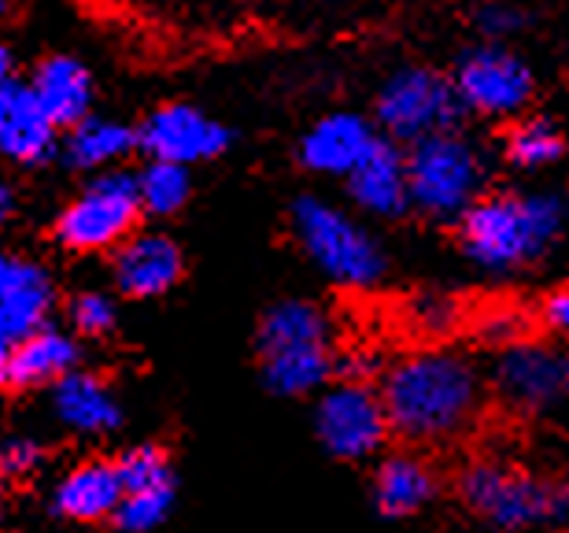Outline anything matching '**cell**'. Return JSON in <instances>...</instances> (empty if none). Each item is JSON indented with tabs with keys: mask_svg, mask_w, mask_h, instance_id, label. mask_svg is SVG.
<instances>
[{
	"mask_svg": "<svg viewBox=\"0 0 569 533\" xmlns=\"http://www.w3.org/2000/svg\"><path fill=\"white\" fill-rule=\"evenodd\" d=\"M378 396L389 430L411 445H448L481 418L485 407L481 374L455 353H418L400 359L385 374Z\"/></svg>",
	"mask_w": 569,
	"mask_h": 533,
	"instance_id": "obj_1",
	"label": "cell"
},
{
	"mask_svg": "<svg viewBox=\"0 0 569 533\" xmlns=\"http://www.w3.org/2000/svg\"><path fill=\"white\" fill-rule=\"evenodd\" d=\"M462 248L488 270L532 264L559 234L562 200L548 193H496L462 215Z\"/></svg>",
	"mask_w": 569,
	"mask_h": 533,
	"instance_id": "obj_2",
	"label": "cell"
},
{
	"mask_svg": "<svg viewBox=\"0 0 569 533\" xmlns=\"http://www.w3.org/2000/svg\"><path fill=\"white\" fill-rule=\"evenodd\" d=\"M466 507L496 530H529L540 523L569 526V482H540L510 463L481 460L462 471Z\"/></svg>",
	"mask_w": 569,
	"mask_h": 533,
	"instance_id": "obj_3",
	"label": "cell"
},
{
	"mask_svg": "<svg viewBox=\"0 0 569 533\" xmlns=\"http://www.w3.org/2000/svg\"><path fill=\"white\" fill-rule=\"evenodd\" d=\"M485 181V164L470 141L455 134L418 141L407 156V193L418 211L429 219L451 223L473 208Z\"/></svg>",
	"mask_w": 569,
	"mask_h": 533,
	"instance_id": "obj_4",
	"label": "cell"
},
{
	"mask_svg": "<svg viewBox=\"0 0 569 533\" xmlns=\"http://www.w3.org/2000/svg\"><path fill=\"white\" fill-rule=\"evenodd\" d=\"M292 223L307 256L340 286H370L373 278H381L385 256L378 241L345 211L329 208L326 200L300 197L292 208Z\"/></svg>",
	"mask_w": 569,
	"mask_h": 533,
	"instance_id": "obj_5",
	"label": "cell"
},
{
	"mask_svg": "<svg viewBox=\"0 0 569 533\" xmlns=\"http://www.w3.org/2000/svg\"><path fill=\"white\" fill-rule=\"evenodd\" d=\"M138 215V178L127 171H108L89 181V189L71 208H63L60 223H56V237L71 253H104V248L130 241Z\"/></svg>",
	"mask_w": 569,
	"mask_h": 533,
	"instance_id": "obj_6",
	"label": "cell"
},
{
	"mask_svg": "<svg viewBox=\"0 0 569 533\" xmlns=\"http://www.w3.org/2000/svg\"><path fill=\"white\" fill-rule=\"evenodd\" d=\"M459 97L451 82L429 67H407L392 75L378 97V119L396 141H426L437 134H451L459 119Z\"/></svg>",
	"mask_w": 569,
	"mask_h": 533,
	"instance_id": "obj_7",
	"label": "cell"
},
{
	"mask_svg": "<svg viewBox=\"0 0 569 533\" xmlns=\"http://www.w3.org/2000/svg\"><path fill=\"white\" fill-rule=\"evenodd\" d=\"M451 89L462 108L485 111V116H515L532 97V71L515 52L481 45L459 60Z\"/></svg>",
	"mask_w": 569,
	"mask_h": 533,
	"instance_id": "obj_8",
	"label": "cell"
},
{
	"mask_svg": "<svg viewBox=\"0 0 569 533\" xmlns=\"http://www.w3.org/2000/svg\"><path fill=\"white\" fill-rule=\"evenodd\" d=\"M322 445L340 460H367L373 456L385 437H389V418H385L381 396L367 389L362 382H345L329 389L315 415Z\"/></svg>",
	"mask_w": 569,
	"mask_h": 533,
	"instance_id": "obj_9",
	"label": "cell"
},
{
	"mask_svg": "<svg viewBox=\"0 0 569 533\" xmlns=\"http://www.w3.org/2000/svg\"><path fill=\"white\" fill-rule=\"evenodd\" d=\"M496 385L521 412L569 401V356L548 345H510L496 367Z\"/></svg>",
	"mask_w": 569,
	"mask_h": 533,
	"instance_id": "obj_10",
	"label": "cell"
},
{
	"mask_svg": "<svg viewBox=\"0 0 569 533\" xmlns=\"http://www.w3.org/2000/svg\"><path fill=\"white\" fill-rule=\"evenodd\" d=\"M141 145L156 156L159 164L189 167V164L211 160V156L226 152V145H230V134H226V127H219V122L208 119L197 108L167 105V108H159L156 116L144 122Z\"/></svg>",
	"mask_w": 569,
	"mask_h": 533,
	"instance_id": "obj_11",
	"label": "cell"
},
{
	"mask_svg": "<svg viewBox=\"0 0 569 533\" xmlns=\"http://www.w3.org/2000/svg\"><path fill=\"white\" fill-rule=\"evenodd\" d=\"M52 308V286L44 270L30 259L0 256V334L11 345L41 330Z\"/></svg>",
	"mask_w": 569,
	"mask_h": 533,
	"instance_id": "obj_12",
	"label": "cell"
},
{
	"mask_svg": "<svg viewBox=\"0 0 569 533\" xmlns=\"http://www.w3.org/2000/svg\"><path fill=\"white\" fill-rule=\"evenodd\" d=\"M181 253L163 234H141L119 245L116 286L130 297H159L181 278Z\"/></svg>",
	"mask_w": 569,
	"mask_h": 533,
	"instance_id": "obj_13",
	"label": "cell"
},
{
	"mask_svg": "<svg viewBox=\"0 0 569 533\" xmlns=\"http://www.w3.org/2000/svg\"><path fill=\"white\" fill-rule=\"evenodd\" d=\"M52 145L56 127L33 100L30 86L8 82L0 89V156L16 164H41Z\"/></svg>",
	"mask_w": 569,
	"mask_h": 533,
	"instance_id": "obj_14",
	"label": "cell"
},
{
	"mask_svg": "<svg viewBox=\"0 0 569 533\" xmlns=\"http://www.w3.org/2000/svg\"><path fill=\"white\" fill-rule=\"evenodd\" d=\"M348 189L359 208L373 215H403L411 208L407 193V156H400L392 141H373V149L362 156L356 171L348 175Z\"/></svg>",
	"mask_w": 569,
	"mask_h": 533,
	"instance_id": "obj_15",
	"label": "cell"
},
{
	"mask_svg": "<svg viewBox=\"0 0 569 533\" xmlns=\"http://www.w3.org/2000/svg\"><path fill=\"white\" fill-rule=\"evenodd\" d=\"M78 345L71 334L56 330V326H41V330L27 334L22 342L11 345L4 382L16 389H38V385H56L67 374H74Z\"/></svg>",
	"mask_w": 569,
	"mask_h": 533,
	"instance_id": "obj_16",
	"label": "cell"
},
{
	"mask_svg": "<svg viewBox=\"0 0 569 533\" xmlns=\"http://www.w3.org/2000/svg\"><path fill=\"white\" fill-rule=\"evenodd\" d=\"M373 130L367 119L337 111L326 116L318 127L307 130V138L300 145V156L311 171L322 175H351L359 167V160L373 149Z\"/></svg>",
	"mask_w": 569,
	"mask_h": 533,
	"instance_id": "obj_17",
	"label": "cell"
},
{
	"mask_svg": "<svg viewBox=\"0 0 569 533\" xmlns=\"http://www.w3.org/2000/svg\"><path fill=\"white\" fill-rule=\"evenodd\" d=\"M33 100L49 116L52 127H78L89 116V100H93V78L71 56H52L38 67L30 82Z\"/></svg>",
	"mask_w": 569,
	"mask_h": 533,
	"instance_id": "obj_18",
	"label": "cell"
},
{
	"mask_svg": "<svg viewBox=\"0 0 569 533\" xmlns=\"http://www.w3.org/2000/svg\"><path fill=\"white\" fill-rule=\"evenodd\" d=\"M119 501H122L119 471H116V463H104V460L74 467L52 493L56 515L74 519V523H100V519H108V515L116 519Z\"/></svg>",
	"mask_w": 569,
	"mask_h": 533,
	"instance_id": "obj_19",
	"label": "cell"
},
{
	"mask_svg": "<svg viewBox=\"0 0 569 533\" xmlns=\"http://www.w3.org/2000/svg\"><path fill=\"white\" fill-rule=\"evenodd\" d=\"M315 348H329V323L315 304L284 300L267 312L263 326H259V353H263V359L315 353Z\"/></svg>",
	"mask_w": 569,
	"mask_h": 533,
	"instance_id": "obj_20",
	"label": "cell"
},
{
	"mask_svg": "<svg viewBox=\"0 0 569 533\" xmlns=\"http://www.w3.org/2000/svg\"><path fill=\"white\" fill-rule=\"evenodd\" d=\"M56 415L63 426L78 430V434H104V430L119 426V401L97 374L74 371L63 382H56Z\"/></svg>",
	"mask_w": 569,
	"mask_h": 533,
	"instance_id": "obj_21",
	"label": "cell"
},
{
	"mask_svg": "<svg viewBox=\"0 0 569 533\" xmlns=\"http://www.w3.org/2000/svg\"><path fill=\"white\" fill-rule=\"evenodd\" d=\"M373 496H378V507L385 515H392V519L415 515L437 496V474H432V467L422 456L400 452V456H389L378 467Z\"/></svg>",
	"mask_w": 569,
	"mask_h": 533,
	"instance_id": "obj_22",
	"label": "cell"
},
{
	"mask_svg": "<svg viewBox=\"0 0 569 533\" xmlns=\"http://www.w3.org/2000/svg\"><path fill=\"white\" fill-rule=\"evenodd\" d=\"M133 130L122 127V122L111 119H86L78 122L67 138V164L82 167V171H97V167H108L122 160V156L133 152Z\"/></svg>",
	"mask_w": 569,
	"mask_h": 533,
	"instance_id": "obj_23",
	"label": "cell"
},
{
	"mask_svg": "<svg viewBox=\"0 0 569 533\" xmlns=\"http://www.w3.org/2000/svg\"><path fill=\"white\" fill-rule=\"evenodd\" d=\"M333 374V348H315V353H289L263 359V378L274 393L300 396L318 389Z\"/></svg>",
	"mask_w": 569,
	"mask_h": 533,
	"instance_id": "obj_24",
	"label": "cell"
},
{
	"mask_svg": "<svg viewBox=\"0 0 569 533\" xmlns=\"http://www.w3.org/2000/svg\"><path fill=\"white\" fill-rule=\"evenodd\" d=\"M566 141L551 119H521L515 130L507 134V160L518 167H548L562 156Z\"/></svg>",
	"mask_w": 569,
	"mask_h": 533,
	"instance_id": "obj_25",
	"label": "cell"
},
{
	"mask_svg": "<svg viewBox=\"0 0 569 533\" xmlns=\"http://www.w3.org/2000/svg\"><path fill=\"white\" fill-rule=\"evenodd\" d=\"M189 171L178 164H159L152 160L144 167V175L138 178V200H141V211H152V215H174L181 204L189 200Z\"/></svg>",
	"mask_w": 569,
	"mask_h": 533,
	"instance_id": "obj_26",
	"label": "cell"
},
{
	"mask_svg": "<svg viewBox=\"0 0 569 533\" xmlns=\"http://www.w3.org/2000/svg\"><path fill=\"white\" fill-rule=\"evenodd\" d=\"M119 485L122 496H138V493H163L174 490V478H170V463L159 448H138L127 452L119 463Z\"/></svg>",
	"mask_w": 569,
	"mask_h": 533,
	"instance_id": "obj_27",
	"label": "cell"
},
{
	"mask_svg": "<svg viewBox=\"0 0 569 533\" xmlns=\"http://www.w3.org/2000/svg\"><path fill=\"white\" fill-rule=\"evenodd\" d=\"M473 334L488 345H526L532 334L529 315L515 308V304H485L481 312L473 315Z\"/></svg>",
	"mask_w": 569,
	"mask_h": 533,
	"instance_id": "obj_28",
	"label": "cell"
},
{
	"mask_svg": "<svg viewBox=\"0 0 569 533\" xmlns=\"http://www.w3.org/2000/svg\"><path fill=\"white\" fill-rule=\"evenodd\" d=\"M170 501H174V490L163 493H138V496H122L116 523L127 533H148L152 526H159L170 512Z\"/></svg>",
	"mask_w": 569,
	"mask_h": 533,
	"instance_id": "obj_29",
	"label": "cell"
},
{
	"mask_svg": "<svg viewBox=\"0 0 569 533\" xmlns=\"http://www.w3.org/2000/svg\"><path fill=\"white\" fill-rule=\"evenodd\" d=\"M71 326L82 337H104L116 326V304L104 293H82L71 300Z\"/></svg>",
	"mask_w": 569,
	"mask_h": 533,
	"instance_id": "obj_30",
	"label": "cell"
},
{
	"mask_svg": "<svg viewBox=\"0 0 569 533\" xmlns=\"http://www.w3.org/2000/svg\"><path fill=\"white\" fill-rule=\"evenodd\" d=\"M411 323L422 334H443L459 323V308L448 297H418L411 304Z\"/></svg>",
	"mask_w": 569,
	"mask_h": 533,
	"instance_id": "obj_31",
	"label": "cell"
},
{
	"mask_svg": "<svg viewBox=\"0 0 569 533\" xmlns=\"http://www.w3.org/2000/svg\"><path fill=\"white\" fill-rule=\"evenodd\" d=\"M41 463V448L38 441L30 437H11L0 445V471L4 474H30Z\"/></svg>",
	"mask_w": 569,
	"mask_h": 533,
	"instance_id": "obj_32",
	"label": "cell"
},
{
	"mask_svg": "<svg viewBox=\"0 0 569 533\" xmlns=\"http://www.w3.org/2000/svg\"><path fill=\"white\" fill-rule=\"evenodd\" d=\"M477 22H481V30H485V33H510V30H518L521 22H526V11L492 4V8L477 11Z\"/></svg>",
	"mask_w": 569,
	"mask_h": 533,
	"instance_id": "obj_33",
	"label": "cell"
},
{
	"mask_svg": "<svg viewBox=\"0 0 569 533\" xmlns=\"http://www.w3.org/2000/svg\"><path fill=\"white\" fill-rule=\"evenodd\" d=\"M543 323H548L555 334L569 337V286L555 289L551 297L543 300Z\"/></svg>",
	"mask_w": 569,
	"mask_h": 533,
	"instance_id": "obj_34",
	"label": "cell"
},
{
	"mask_svg": "<svg viewBox=\"0 0 569 533\" xmlns=\"http://www.w3.org/2000/svg\"><path fill=\"white\" fill-rule=\"evenodd\" d=\"M11 215V189L4 186V178H0V223H4Z\"/></svg>",
	"mask_w": 569,
	"mask_h": 533,
	"instance_id": "obj_35",
	"label": "cell"
},
{
	"mask_svg": "<svg viewBox=\"0 0 569 533\" xmlns=\"http://www.w3.org/2000/svg\"><path fill=\"white\" fill-rule=\"evenodd\" d=\"M8 353H11V342L0 334V385H4V371H8Z\"/></svg>",
	"mask_w": 569,
	"mask_h": 533,
	"instance_id": "obj_36",
	"label": "cell"
},
{
	"mask_svg": "<svg viewBox=\"0 0 569 533\" xmlns=\"http://www.w3.org/2000/svg\"><path fill=\"white\" fill-rule=\"evenodd\" d=\"M8 71H11V60H8V52L0 49V89L8 86Z\"/></svg>",
	"mask_w": 569,
	"mask_h": 533,
	"instance_id": "obj_37",
	"label": "cell"
},
{
	"mask_svg": "<svg viewBox=\"0 0 569 533\" xmlns=\"http://www.w3.org/2000/svg\"><path fill=\"white\" fill-rule=\"evenodd\" d=\"M4 16H8V8H4V4H0V19H4Z\"/></svg>",
	"mask_w": 569,
	"mask_h": 533,
	"instance_id": "obj_38",
	"label": "cell"
}]
</instances>
